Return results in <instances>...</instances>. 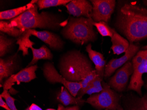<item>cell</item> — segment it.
I'll list each match as a JSON object with an SVG mask.
<instances>
[{
	"mask_svg": "<svg viewBox=\"0 0 147 110\" xmlns=\"http://www.w3.org/2000/svg\"><path fill=\"white\" fill-rule=\"evenodd\" d=\"M33 35L37 37L49 46L53 50L60 51L63 49L65 43L57 34L47 30L38 31L35 29H28L23 32V34L16 39V44L19 45L18 51L23 52V56L29 54V49L35 45L31 41L30 37Z\"/></svg>",
	"mask_w": 147,
	"mask_h": 110,
	"instance_id": "5",
	"label": "cell"
},
{
	"mask_svg": "<svg viewBox=\"0 0 147 110\" xmlns=\"http://www.w3.org/2000/svg\"><path fill=\"white\" fill-rule=\"evenodd\" d=\"M94 26L96 27L99 34L103 37L111 38L113 34V28H112L107 23L105 22H95L93 23Z\"/></svg>",
	"mask_w": 147,
	"mask_h": 110,
	"instance_id": "25",
	"label": "cell"
},
{
	"mask_svg": "<svg viewBox=\"0 0 147 110\" xmlns=\"http://www.w3.org/2000/svg\"><path fill=\"white\" fill-rule=\"evenodd\" d=\"M91 62L81 51L74 49L61 57L59 69L61 75L66 80L80 83L83 88L97 75Z\"/></svg>",
	"mask_w": 147,
	"mask_h": 110,
	"instance_id": "2",
	"label": "cell"
},
{
	"mask_svg": "<svg viewBox=\"0 0 147 110\" xmlns=\"http://www.w3.org/2000/svg\"><path fill=\"white\" fill-rule=\"evenodd\" d=\"M42 70L45 78L49 82L52 84L59 83L63 84L73 96L76 97L82 88L81 84L66 80L58 72L52 63H45Z\"/></svg>",
	"mask_w": 147,
	"mask_h": 110,
	"instance_id": "8",
	"label": "cell"
},
{
	"mask_svg": "<svg viewBox=\"0 0 147 110\" xmlns=\"http://www.w3.org/2000/svg\"><path fill=\"white\" fill-rule=\"evenodd\" d=\"M143 2L144 4L145 5L147 6V0H144V1H143Z\"/></svg>",
	"mask_w": 147,
	"mask_h": 110,
	"instance_id": "30",
	"label": "cell"
},
{
	"mask_svg": "<svg viewBox=\"0 0 147 110\" xmlns=\"http://www.w3.org/2000/svg\"><path fill=\"white\" fill-rule=\"evenodd\" d=\"M132 63L128 61L117 70L115 74L111 78L108 85L118 92L124 91L127 86L130 76L133 73Z\"/></svg>",
	"mask_w": 147,
	"mask_h": 110,
	"instance_id": "10",
	"label": "cell"
},
{
	"mask_svg": "<svg viewBox=\"0 0 147 110\" xmlns=\"http://www.w3.org/2000/svg\"><path fill=\"white\" fill-rule=\"evenodd\" d=\"M37 1H31V2L24 6L12 9L1 11L0 12V20H4L14 19L25 11L29 9L33 4H36Z\"/></svg>",
	"mask_w": 147,
	"mask_h": 110,
	"instance_id": "21",
	"label": "cell"
},
{
	"mask_svg": "<svg viewBox=\"0 0 147 110\" xmlns=\"http://www.w3.org/2000/svg\"><path fill=\"white\" fill-rule=\"evenodd\" d=\"M0 31L16 39L21 36L23 33L16 27L11 26L9 22L4 20L0 21Z\"/></svg>",
	"mask_w": 147,
	"mask_h": 110,
	"instance_id": "23",
	"label": "cell"
},
{
	"mask_svg": "<svg viewBox=\"0 0 147 110\" xmlns=\"http://www.w3.org/2000/svg\"><path fill=\"white\" fill-rule=\"evenodd\" d=\"M142 49H147V45L143 47Z\"/></svg>",
	"mask_w": 147,
	"mask_h": 110,
	"instance_id": "32",
	"label": "cell"
},
{
	"mask_svg": "<svg viewBox=\"0 0 147 110\" xmlns=\"http://www.w3.org/2000/svg\"><path fill=\"white\" fill-rule=\"evenodd\" d=\"M125 110H147V93L143 97L128 94L124 99Z\"/></svg>",
	"mask_w": 147,
	"mask_h": 110,
	"instance_id": "15",
	"label": "cell"
},
{
	"mask_svg": "<svg viewBox=\"0 0 147 110\" xmlns=\"http://www.w3.org/2000/svg\"><path fill=\"white\" fill-rule=\"evenodd\" d=\"M118 110H125L124 109H123V107H122L120 106L119 107V108H118Z\"/></svg>",
	"mask_w": 147,
	"mask_h": 110,
	"instance_id": "31",
	"label": "cell"
},
{
	"mask_svg": "<svg viewBox=\"0 0 147 110\" xmlns=\"http://www.w3.org/2000/svg\"><path fill=\"white\" fill-rule=\"evenodd\" d=\"M103 79L97 75L88 83L86 87L80 89L77 96L82 97V96L85 94L91 95L101 92L103 89L102 85Z\"/></svg>",
	"mask_w": 147,
	"mask_h": 110,
	"instance_id": "20",
	"label": "cell"
},
{
	"mask_svg": "<svg viewBox=\"0 0 147 110\" xmlns=\"http://www.w3.org/2000/svg\"><path fill=\"white\" fill-rule=\"evenodd\" d=\"M30 49H31L33 53V59L26 67L35 65L40 59L51 60L53 59V54L46 45H42L39 49H35L33 46H31Z\"/></svg>",
	"mask_w": 147,
	"mask_h": 110,
	"instance_id": "19",
	"label": "cell"
},
{
	"mask_svg": "<svg viewBox=\"0 0 147 110\" xmlns=\"http://www.w3.org/2000/svg\"><path fill=\"white\" fill-rule=\"evenodd\" d=\"M38 68L37 65L26 67L17 73L11 75L5 80L2 86L3 89L9 90L15 83L19 85L21 82L27 83L37 78L36 71Z\"/></svg>",
	"mask_w": 147,
	"mask_h": 110,
	"instance_id": "11",
	"label": "cell"
},
{
	"mask_svg": "<svg viewBox=\"0 0 147 110\" xmlns=\"http://www.w3.org/2000/svg\"><path fill=\"white\" fill-rule=\"evenodd\" d=\"M103 89L99 93L90 95L86 103L98 110L106 109L109 110H118L120 106L119 94L109 86L108 83L102 82Z\"/></svg>",
	"mask_w": 147,
	"mask_h": 110,
	"instance_id": "6",
	"label": "cell"
},
{
	"mask_svg": "<svg viewBox=\"0 0 147 110\" xmlns=\"http://www.w3.org/2000/svg\"><path fill=\"white\" fill-rule=\"evenodd\" d=\"M92 18L71 17L61 33L65 38L76 44L82 45L97 39L96 33L93 29Z\"/></svg>",
	"mask_w": 147,
	"mask_h": 110,
	"instance_id": "4",
	"label": "cell"
},
{
	"mask_svg": "<svg viewBox=\"0 0 147 110\" xmlns=\"http://www.w3.org/2000/svg\"><path fill=\"white\" fill-rule=\"evenodd\" d=\"M115 27L129 43L147 38V8L133 3L125 4L118 11Z\"/></svg>",
	"mask_w": 147,
	"mask_h": 110,
	"instance_id": "1",
	"label": "cell"
},
{
	"mask_svg": "<svg viewBox=\"0 0 147 110\" xmlns=\"http://www.w3.org/2000/svg\"><path fill=\"white\" fill-rule=\"evenodd\" d=\"M86 51L88 53L89 58L95 65V69L99 76L103 78L105 74L106 61L101 53L93 50L92 45L89 44L86 47Z\"/></svg>",
	"mask_w": 147,
	"mask_h": 110,
	"instance_id": "16",
	"label": "cell"
},
{
	"mask_svg": "<svg viewBox=\"0 0 147 110\" xmlns=\"http://www.w3.org/2000/svg\"><path fill=\"white\" fill-rule=\"evenodd\" d=\"M0 106L2 108H4L6 110H11L9 107L8 106L6 102L4 101L3 98L0 96Z\"/></svg>",
	"mask_w": 147,
	"mask_h": 110,
	"instance_id": "28",
	"label": "cell"
},
{
	"mask_svg": "<svg viewBox=\"0 0 147 110\" xmlns=\"http://www.w3.org/2000/svg\"><path fill=\"white\" fill-rule=\"evenodd\" d=\"M111 38L112 43L111 49L113 53L119 55L127 51L129 46V42L118 34L114 29L113 36Z\"/></svg>",
	"mask_w": 147,
	"mask_h": 110,
	"instance_id": "18",
	"label": "cell"
},
{
	"mask_svg": "<svg viewBox=\"0 0 147 110\" xmlns=\"http://www.w3.org/2000/svg\"><path fill=\"white\" fill-rule=\"evenodd\" d=\"M132 63L134 72L128 89L136 92L142 97V88L144 85L142 76L147 73V49L139 51L132 59Z\"/></svg>",
	"mask_w": 147,
	"mask_h": 110,
	"instance_id": "7",
	"label": "cell"
},
{
	"mask_svg": "<svg viewBox=\"0 0 147 110\" xmlns=\"http://www.w3.org/2000/svg\"><path fill=\"white\" fill-rule=\"evenodd\" d=\"M17 53L5 59H0V83L2 87L3 80L14 74L17 68Z\"/></svg>",
	"mask_w": 147,
	"mask_h": 110,
	"instance_id": "14",
	"label": "cell"
},
{
	"mask_svg": "<svg viewBox=\"0 0 147 110\" xmlns=\"http://www.w3.org/2000/svg\"><path fill=\"white\" fill-rule=\"evenodd\" d=\"M29 108L30 110H43L41 107L35 104H32Z\"/></svg>",
	"mask_w": 147,
	"mask_h": 110,
	"instance_id": "29",
	"label": "cell"
},
{
	"mask_svg": "<svg viewBox=\"0 0 147 110\" xmlns=\"http://www.w3.org/2000/svg\"><path fill=\"white\" fill-rule=\"evenodd\" d=\"M71 1L70 0H38L36 5L40 10L52 7L65 6Z\"/></svg>",
	"mask_w": 147,
	"mask_h": 110,
	"instance_id": "24",
	"label": "cell"
},
{
	"mask_svg": "<svg viewBox=\"0 0 147 110\" xmlns=\"http://www.w3.org/2000/svg\"><path fill=\"white\" fill-rule=\"evenodd\" d=\"M139 49L138 45L129 43V47L123 57L118 59H112L106 65L104 77H109L117 69L129 61L136 55Z\"/></svg>",
	"mask_w": 147,
	"mask_h": 110,
	"instance_id": "12",
	"label": "cell"
},
{
	"mask_svg": "<svg viewBox=\"0 0 147 110\" xmlns=\"http://www.w3.org/2000/svg\"><path fill=\"white\" fill-rule=\"evenodd\" d=\"M105 110H108V109H105Z\"/></svg>",
	"mask_w": 147,
	"mask_h": 110,
	"instance_id": "33",
	"label": "cell"
},
{
	"mask_svg": "<svg viewBox=\"0 0 147 110\" xmlns=\"http://www.w3.org/2000/svg\"><path fill=\"white\" fill-rule=\"evenodd\" d=\"M92 5V18L95 22H105L108 24L114 11L115 0H91Z\"/></svg>",
	"mask_w": 147,
	"mask_h": 110,
	"instance_id": "9",
	"label": "cell"
},
{
	"mask_svg": "<svg viewBox=\"0 0 147 110\" xmlns=\"http://www.w3.org/2000/svg\"><path fill=\"white\" fill-rule=\"evenodd\" d=\"M16 39L9 38L5 34L1 32L0 33V57H4L12 49Z\"/></svg>",
	"mask_w": 147,
	"mask_h": 110,
	"instance_id": "22",
	"label": "cell"
},
{
	"mask_svg": "<svg viewBox=\"0 0 147 110\" xmlns=\"http://www.w3.org/2000/svg\"><path fill=\"white\" fill-rule=\"evenodd\" d=\"M57 110H80V107L78 105H74L65 107L61 104H59Z\"/></svg>",
	"mask_w": 147,
	"mask_h": 110,
	"instance_id": "27",
	"label": "cell"
},
{
	"mask_svg": "<svg viewBox=\"0 0 147 110\" xmlns=\"http://www.w3.org/2000/svg\"><path fill=\"white\" fill-rule=\"evenodd\" d=\"M0 96L5 99L6 104L11 110H18L15 104V101L16 100L11 97L9 91L3 90V92Z\"/></svg>",
	"mask_w": 147,
	"mask_h": 110,
	"instance_id": "26",
	"label": "cell"
},
{
	"mask_svg": "<svg viewBox=\"0 0 147 110\" xmlns=\"http://www.w3.org/2000/svg\"><path fill=\"white\" fill-rule=\"evenodd\" d=\"M57 99L58 101L64 106L69 105L82 106L86 101L82 97H75L71 94L69 91L65 87L62 86L61 90L57 95Z\"/></svg>",
	"mask_w": 147,
	"mask_h": 110,
	"instance_id": "17",
	"label": "cell"
},
{
	"mask_svg": "<svg viewBox=\"0 0 147 110\" xmlns=\"http://www.w3.org/2000/svg\"><path fill=\"white\" fill-rule=\"evenodd\" d=\"M69 14L75 17L92 18V5L90 1L86 0H73L65 5Z\"/></svg>",
	"mask_w": 147,
	"mask_h": 110,
	"instance_id": "13",
	"label": "cell"
},
{
	"mask_svg": "<svg viewBox=\"0 0 147 110\" xmlns=\"http://www.w3.org/2000/svg\"><path fill=\"white\" fill-rule=\"evenodd\" d=\"M63 20L57 15L49 11L39 13L36 4L18 17L10 20L11 26L19 29L22 33L28 29H40L58 30L63 26Z\"/></svg>",
	"mask_w": 147,
	"mask_h": 110,
	"instance_id": "3",
	"label": "cell"
}]
</instances>
